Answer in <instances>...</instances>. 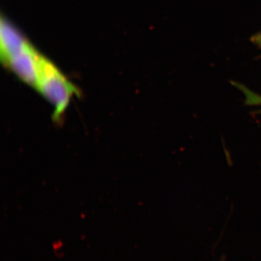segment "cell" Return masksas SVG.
<instances>
[{
  "mask_svg": "<svg viewBox=\"0 0 261 261\" xmlns=\"http://www.w3.org/2000/svg\"><path fill=\"white\" fill-rule=\"evenodd\" d=\"M35 89L53 106V118L56 121L61 119L69 106L70 99L77 94L75 86L42 54L39 60Z\"/></svg>",
  "mask_w": 261,
  "mask_h": 261,
  "instance_id": "cell-1",
  "label": "cell"
},
{
  "mask_svg": "<svg viewBox=\"0 0 261 261\" xmlns=\"http://www.w3.org/2000/svg\"><path fill=\"white\" fill-rule=\"evenodd\" d=\"M251 42L261 50V32L254 34L251 37Z\"/></svg>",
  "mask_w": 261,
  "mask_h": 261,
  "instance_id": "cell-3",
  "label": "cell"
},
{
  "mask_svg": "<svg viewBox=\"0 0 261 261\" xmlns=\"http://www.w3.org/2000/svg\"><path fill=\"white\" fill-rule=\"evenodd\" d=\"M233 87H236L238 90H240L243 94L245 97L244 104L245 106H251V107H260L261 108V94L254 92L247 87L246 86L239 82H231ZM257 113H261V109L258 110Z\"/></svg>",
  "mask_w": 261,
  "mask_h": 261,
  "instance_id": "cell-2",
  "label": "cell"
}]
</instances>
